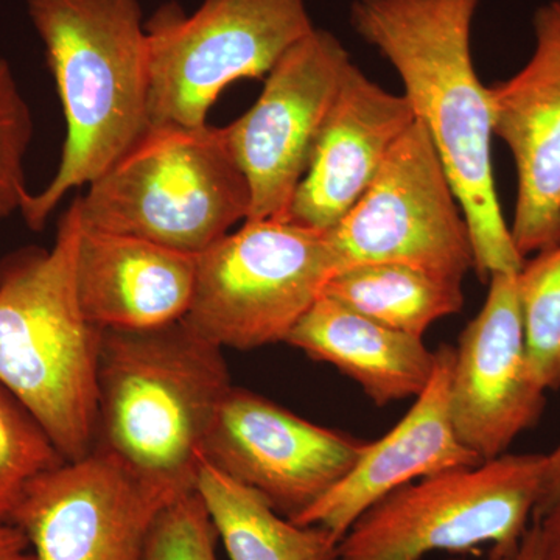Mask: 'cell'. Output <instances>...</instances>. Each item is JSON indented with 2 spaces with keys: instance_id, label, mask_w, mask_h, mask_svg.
<instances>
[{
  "instance_id": "cell-1",
  "label": "cell",
  "mask_w": 560,
  "mask_h": 560,
  "mask_svg": "<svg viewBox=\"0 0 560 560\" xmlns=\"http://www.w3.org/2000/svg\"><path fill=\"white\" fill-rule=\"evenodd\" d=\"M480 0H355L350 24L399 73L405 98L440 154L469 226L481 282L518 272L515 248L493 179L489 90L471 58Z\"/></svg>"
},
{
  "instance_id": "cell-2",
  "label": "cell",
  "mask_w": 560,
  "mask_h": 560,
  "mask_svg": "<svg viewBox=\"0 0 560 560\" xmlns=\"http://www.w3.org/2000/svg\"><path fill=\"white\" fill-rule=\"evenodd\" d=\"M232 388L223 349L184 319L103 330L94 451L172 501L195 490L202 447Z\"/></svg>"
},
{
  "instance_id": "cell-3",
  "label": "cell",
  "mask_w": 560,
  "mask_h": 560,
  "mask_svg": "<svg viewBox=\"0 0 560 560\" xmlns=\"http://www.w3.org/2000/svg\"><path fill=\"white\" fill-rule=\"evenodd\" d=\"M66 119L54 178L21 213L40 231L62 198L91 184L149 128V44L140 0H25Z\"/></svg>"
},
{
  "instance_id": "cell-4",
  "label": "cell",
  "mask_w": 560,
  "mask_h": 560,
  "mask_svg": "<svg viewBox=\"0 0 560 560\" xmlns=\"http://www.w3.org/2000/svg\"><path fill=\"white\" fill-rule=\"evenodd\" d=\"M79 198L50 249H31L0 270V383L38 420L66 460L94 451L102 329L81 308Z\"/></svg>"
},
{
  "instance_id": "cell-5",
  "label": "cell",
  "mask_w": 560,
  "mask_h": 560,
  "mask_svg": "<svg viewBox=\"0 0 560 560\" xmlns=\"http://www.w3.org/2000/svg\"><path fill=\"white\" fill-rule=\"evenodd\" d=\"M84 226L198 256L250 210L224 128L149 127L79 197Z\"/></svg>"
},
{
  "instance_id": "cell-6",
  "label": "cell",
  "mask_w": 560,
  "mask_h": 560,
  "mask_svg": "<svg viewBox=\"0 0 560 560\" xmlns=\"http://www.w3.org/2000/svg\"><path fill=\"white\" fill-rule=\"evenodd\" d=\"M547 455H504L412 481L372 504L338 545L337 560H423L489 545H521L536 515Z\"/></svg>"
},
{
  "instance_id": "cell-7",
  "label": "cell",
  "mask_w": 560,
  "mask_h": 560,
  "mask_svg": "<svg viewBox=\"0 0 560 560\" xmlns=\"http://www.w3.org/2000/svg\"><path fill=\"white\" fill-rule=\"evenodd\" d=\"M304 0H205L191 14L165 3L145 24L149 127H201L234 81L264 79L315 31Z\"/></svg>"
},
{
  "instance_id": "cell-8",
  "label": "cell",
  "mask_w": 560,
  "mask_h": 560,
  "mask_svg": "<svg viewBox=\"0 0 560 560\" xmlns=\"http://www.w3.org/2000/svg\"><path fill=\"white\" fill-rule=\"evenodd\" d=\"M337 271L327 232L246 220L198 254L194 300L183 319L221 349L283 342Z\"/></svg>"
},
{
  "instance_id": "cell-9",
  "label": "cell",
  "mask_w": 560,
  "mask_h": 560,
  "mask_svg": "<svg viewBox=\"0 0 560 560\" xmlns=\"http://www.w3.org/2000/svg\"><path fill=\"white\" fill-rule=\"evenodd\" d=\"M327 238L338 271L401 264L463 283L475 265L463 209L433 140L418 120Z\"/></svg>"
},
{
  "instance_id": "cell-10",
  "label": "cell",
  "mask_w": 560,
  "mask_h": 560,
  "mask_svg": "<svg viewBox=\"0 0 560 560\" xmlns=\"http://www.w3.org/2000/svg\"><path fill=\"white\" fill-rule=\"evenodd\" d=\"M352 66L341 40L315 28L276 62L257 102L224 127L248 180V220L283 219Z\"/></svg>"
},
{
  "instance_id": "cell-11",
  "label": "cell",
  "mask_w": 560,
  "mask_h": 560,
  "mask_svg": "<svg viewBox=\"0 0 560 560\" xmlns=\"http://www.w3.org/2000/svg\"><path fill=\"white\" fill-rule=\"evenodd\" d=\"M368 444L232 386L213 418L202 459L293 522L353 469Z\"/></svg>"
},
{
  "instance_id": "cell-12",
  "label": "cell",
  "mask_w": 560,
  "mask_h": 560,
  "mask_svg": "<svg viewBox=\"0 0 560 560\" xmlns=\"http://www.w3.org/2000/svg\"><path fill=\"white\" fill-rule=\"evenodd\" d=\"M167 503L92 451L35 478L11 522L24 530L35 560H142L151 525Z\"/></svg>"
},
{
  "instance_id": "cell-13",
  "label": "cell",
  "mask_w": 560,
  "mask_h": 560,
  "mask_svg": "<svg viewBox=\"0 0 560 560\" xmlns=\"http://www.w3.org/2000/svg\"><path fill=\"white\" fill-rule=\"evenodd\" d=\"M518 272L490 276L480 313L459 335L451 412L459 441L485 460L504 455L544 412L545 390L530 371Z\"/></svg>"
},
{
  "instance_id": "cell-14",
  "label": "cell",
  "mask_w": 560,
  "mask_h": 560,
  "mask_svg": "<svg viewBox=\"0 0 560 560\" xmlns=\"http://www.w3.org/2000/svg\"><path fill=\"white\" fill-rule=\"evenodd\" d=\"M534 51L489 90L493 136L517 168L512 241L523 259L560 245V0L534 13Z\"/></svg>"
},
{
  "instance_id": "cell-15",
  "label": "cell",
  "mask_w": 560,
  "mask_h": 560,
  "mask_svg": "<svg viewBox=\"0 0 560 560\" xmlns=\"http://www.w3.org/2000/svg\"><path fill=\"white\" fill-rule=\"evenodd\" d=\"M415 121L405 95L383 90L353 65L282 220L334 230L370 189L390 149Z\"/></svg>"
},
{
  "instance_id": "cell-16",
  "label": "cell",
  "mask_w": 560,
  "mask_h": 560,
  "mask_svg": "<svg viewBox=\"0 0 560 560\" xmlns=\"http://www.w3.org/2000/svg\"><path fill=\"white\" fill-rule=\"evenodd\" d=\"M453 364L455 349L441 346L433 377L408 415L382 440L370 442L353 469L293 523L320 526L341 540L364 511L394 490L431 475L481 464L453 425Z\"/></svg>"
},
{
  "instance_id": "cell-17",
  "label": "cell",
  "mask_w": 560,
  "mask_h": 560,
  "mask_svg": "<svg viewBox=\"0 0 560 560\" xmlns=\"http://www.w3.org/2000/svg\"><path fill=\"white\" fill-rule=\"evenodd\" d=\"M197 259L83 224L77 259L81 308L102 330H145L175 323L187 315L194 300Z\"/></svg>"
},
{
  "instance_id": "cell-18",
  "label": "cell",
  "mask_w": 560,
  "mask_h": 560,
  "mask_svg": "<svg viewBox=\"0 0 560 560\" xmlns=\"http://www.w3.org/2000/svg\"><path fill=\"white\" fill-rule=\"evenodd\" d=\"M283 342L337 368L378 407L420 396L436 368V352L422 338L389 329L327 294Z\"/></svg>"
},
{
  "instance_id": "cell-19",
  "label": "cell",
  "mask_w": 560,
  "mask_h": 560,
  "mask_svg": "<svg viewBox=\"0 0 560 560\" xmlns=\"http://www.w3.org/2000/svg\"><path fill=\"white\" fill-rule=\"evenodd\" d=\"M195 489L231 560H337L340 540L334 534L282 517L259 493L206 459Z\"/></svg>"
},
{
  "instance_id": "cell-20",
  "label": "cell",
  "mask_w": 560,
  "mask_h": 560,
  "mask_svg": "<svg viewBox=\"0 0 560 560\" xmlns=\"http://www.w3.org/2000/svg\"><path fill=\"white\" fill-rule=\"evenodd\" d=\"M323 294L389 329L422 338L464 307L463 283L401 264H368L331 276Z\"/></svg>"
},
{
  "instance_id": "cell-21",
  "label": "cell",
  "mask_w": 560,
  "mask_h": 560,
  "mask_svg": "<svg viewBox=\"0 0 560 560\" xmlns=\"http://www.w3.org/2000/svg\"><path fill=\"white\" fill-rule=\"evenodd\" d=\"M530 371L545 390L560 388V245L537 253L517 275Z\"/></svg>"
},
{
  "instance_id": "cell-22",
  "label": "cell",
  "mask_w": 560,
  "mask_h": 560,
  "mask_svg": "<svg viewBox=\"0 0 560 560\" xmlns=\"http://www.w3.org/2000/svg\"><path fill=\"white\" fill-rule=\"evenodd\" d=\"M65 460L38 420L0 383V522H11L35 478Z\"/></svg>"
},
{
  "instance_id": "cell-23",
  "label": "cell",
  "mask_w": 560,
  "mask_h": 560,
  "mask_svg": "<svg viewBox=\"0 0 560 560\" xmlns=\"http://www.w3.org/2000/svg\"><path fill=\"white\" fill-rule=\"evenodd\" d=\"M33 138L31 106L13 68L0 58V220L21 212L31 190L25 183V154Z\"/></svg>"
},
{
  "instance_id": "cell-24",
  "label": "cell",
  "mask_w": 560,
  "mask_h": 560,
  "mask_svg": "<svg viewBox=\"0 0 560 560\" xmlns=\"http://www.w3.org/2000/svg\"><path fill=\"white\" fill-rule=\"evenodd\" d=\"M217 539L219 533L195 489L158 512L142 560H219Z\"/></svg>"
},
{
  "instance_id": "cell-25",
  "label": "cell",
  "mask_w": 560,
  "mask_h": 560,
  "mask_svg": "<svg viewBox=\"0 0 560 560\" xmlns=\"http://www.w3.org/2000/svg\"><path fill=\"white\" fill-rule=\"evenodd\" d=\"M534 521L539 525L540 560H560V501Z\"/></svg>"
},
{
  "instance_id": "cell-26",
  "label": "cell",
  "mask_w": 560,
  "mask_h": 560,
  "mask_svg": "<svg viewBox=\"0 0 560 560\" xmlns=\"http://www.w3.org/2000/svg\"><path fill=\"white\" fill-rule=\"evenodd\" d=\"M0 560H35L31 541L13 522H0Z\"/></svg>"
},
{
  "instance_id": "cell-27",
  "label": "cell",
  "mask_w": 560,
  "mask_h": 560,
  "mask_svg": "<svg viewBox=\"0 0 560 560\" xmlns=\"http://www.w3.org/2000/svg\"><path fill=\"white\" fill-rule=\"evenodd\" d=\"M488 560H540V536L537 522L530 523L529 529L523 536L521 545L514 551L510 552V555L501 556V558H488Z\"/></svg>"
},
{
  "instance_id": "cell-28",
  "label": "cell",
  "mask_w": 560,
  "mask_h": 560,
  "mask_svg": "<svg viewBox=\"0 0 560 560\" xmlns=\"http://www.w3.org/2000/svg\"><path fill=\"white\" fill-rule=\"evenodd\" d=\"M0 270H2V261H0Z\"/></svg>"
}]
</instances>
